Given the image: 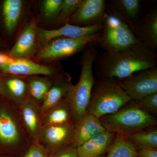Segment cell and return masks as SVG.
Here are the masks:
<instances>
[{"mask_svg": "<svg viewBox=\"0 0 157 157\" xmlns=\"http://www.w3.org/2000/svg\"><path fill=\"white\" fill-rule=\"evenodd\" d=\"M96 72L101 79H124L140 70L156 67L157 55L142 42L117 52L97 56Z\"/></svg>", "mask_w": 157, "mask_h": 157, "instance_id": "1", "label": "cell"}, {"mask_svg": "<svg viewBox=\"0 0 157 157\" xmlns=\"http://www.w3.org/2000/svg\"><path fill=\"white\" fill-rule=\"evenodd\" d=\"M96 42L87 45L80 59L81 74L75 85L72 84L65 98L70 102L72 109V119L76 124L87 112L93 88L96 80L93 65L98 56Z\"/></svg>", "mask_w": 157, "mask_h": 157, "instance_id": "2", "label": "cell"}, {"mask_svg": "<svg viewBox=\"0 0 157 157\" xmlns=\"http://www.w3.org/2000/svg\"><path fill=\"white\" fill-rule=\"evenodd\" d=\"M132 101L115 79L97 80L87 113L100 119L117 112Z\"/></svg>", "mask_w": 157, "mask_h": 157, "instance_id": "3", "label": "cell"}, {"mask_svg": "<svg viewBox=\"0 0 157 157\" xmlns=\"http://www.w3.org/2000/svg\"><path fill=\"white\" fill-rule=\"evenodd\" d=\"M100 120L107 132L127 137L157 124L154 116L135 107L131 102L117 112L103 117Z\"/></svg>", "mask_w": 157, "mask_h": 157, "instance_id": "4", "label": "cell"}, {"mask_svg": "<svg viewBox=\"0 0 157 157\" xmlns=\"http://www.w3.org/2000/svg\"><path fill=\"white\" fill-rule=\"evenodd\" d=\"M97 44L105 52H117L131 48L140 42L131 28L120 18L107 13Z\"/></svg>", "mask_w": 157, "mask_h": 157, "instance_id": "5", "label": "cell"}, {"mask_svg": "<svg viewBox=\"0 0 157 157\" xmlns=\"http://www.w3.org/2000/svg\"><path fill=\"white\" fill-rule=\"evenodd\" d=\"M101 32L82 38L59 37L54 39L40 49L35 57L36 59L40 61H53L72 56L90 43L97 42L101 36Z\"/></svg>", "mask_w": 157, "mask_h": 157, "instance_id": "6", "label": "cell"}, {"mask_svg": "<svg viewBox=\"0 0 157 157\" xmlns=\"http://www.w3.org/2000/svg\"><path fill=\"white\" fill-rule=\"evenodd\" d=\"M132 101H138L157 93V67L140 70L131 76L117 80Z\"/></svg>", "mask_w": 157, "mask_h": 157, "instance_id": "7", "label": "cell"}, {"mask_svg": "<svg viewBox=\"0 0 157 157\" xmlns=\"http://www.w3.org/2000/svg\"><path fill=\"white\" fill-rule=\"evenodd\" d=\"M107 13L104 0H83L67 23L81 27L95 25L103 22Z\"/></svg>", "mask_w": 157, "mask_h": 157, "instance_id": "8", "label": "cell"}, {"mask_svg": "<svg viewBox=\"0 0 157 157\" xmlns=\"http://www.w3.org/2000/svg\"><path fill=\"white\" fill-rule=\"evenodd\" d=\"M103 27L102 23L88 27H81L66 23L57 29H37V36L42 42L48 43L52 40L59 37L79 38L92 36L101 32Z\"/></svg>", "mask_w": 157, "mask_h": 157, "instance_id": "9", "label": "cell"}, {"mask_svg": "<svg viewBox=\"0 0 157 157\" xmlns=\"http://www.w3.org/2000/svg\"><path fill=\"white\" fill-rule=\"evenodd\" d=\"M36 25L32 21L24 28L15 44L9 52L11 56L16 59H28L36 52Z\"/></svg>", "mask_w": 157, "mask_h": 157, "instance_id": "10", "label": "cell"}, {"mask_svg": "<svg viewBox=\"0 0 157 157\" xmlns=\"http://www.w3.org/2000/svg\"><path fill=\"white\" fill-rule=\"evenodd\" d=\"M75 125L72 122L62 125H46L42 132V138L52 147L59 150L72 144Z\"/></svg>", "mask_w": 157, "mask_h": 157, "instance_id": "11", "label": "cell"}, {"mask_svg": "<svg viewBox=\"0 0 157 157\" xmlns=\"http://www.w3.org/2000/svg\"><path fill=\"white\" fill-rule=\"evenodd\" d=\"M105 131L106 129L100 119L86 113L75 125L71 145L77 148L96 135Z\"/></svg>", "mask_w": 157, "mask_h": 157, "instance_id": "12", "label": "cell"}, {"mask_svg": "<svg viewBox=\"0 0 157 157\" xmlns=\"http://www.w3.org/2000/svg\"><path fill=\"white\" fill-rule=\"evenodd\" d=\"M54 73V71L51 68L39 64L28 59H17L13 63L0 67V73L12 76H50Z\"/></svg>", "mask_w": 157, "mask_h": 157, "instance_id": "13", "label": "cell"}, {"mask_svg": "<svg viewBox=\"0 0 157 157\" xmlns=\"http://www.w3.org/2000/svg\"><path fill=\"white\" fill-rule=\"evenodd\" d=\"M108 13L120 18L136 32L137 20L140 14L141 1L139 0H116L112 1Z\"/></svg>", "mask_w": 157, "mask_h": 157, "instance_id": "14", "label": "cell"}, {"mask_svg": "<svg viewBox=\"0 0 157 157\" xmlns=\"http://www.w3.org/2000/svg\"><path fill=\"white\" fill-rule=\"evenodd\" d=\"M115 134L102 132L76 148L79 157H95L107 153Z\"/></svg>", "mask_w": 157, "mask_h": 157, "instance_id": "15", "label": "cell"}, {"mask_svg": "<svg viewBox=\"0 0 157 157\" xmlns=\"http://www.w3.org/2000/svg\"><path fill=\"white\" fill-rule=\"evenodd\" d=\"M136 32L139 41L156 53L157 49V11L149 12L141 22L137 24Z\"/></svg>", "mask_w": 157, "mask_h": 157, "instance_id": "16", "label": "cell"}, {"mask_svg": "<svg viewBox=\"0 0 157 157\" xmlns=\"http://www.w3.org/2000/svg\"><path fill=\"white\" fill-rule=\"evenodd\" d=\"M72 85L68 75H63L51 87L43 100L41 111H49L56 106L64 99Z\"/></svg>", "mask_w": 157, "mask_h": 157, "instance_id": "17", "label": "cell"}, {"mask_svg": "<svg viewBox=\"0 0 157 157\" xmlns=\"http://www.w3.org/2000/svg\"><path fill=\"white\" fill-rule=\"evenodd\" d=\"M23 2L21 0H5L2 4L3 23L6 32L12 35L16 30L22 14Z\"/></svg>", "mask_w": 157, "mask_h": 157, "instance_id": "18", "label": "cell"}, {"mask_svg": "<svg viewBox=\"0 0 157 157\" xmlns=\"http://www.w3.org/2000/svg\"><path fill=\"white\" fill-rule=\"evenodd\" d=\"M21 102V114L24 122L30 133L36 139L40 132V121L36 105L30 98H25Z\"/></svg>", "mask_w": 157, "mask_h": 157, "instance_id": "19", "label": "cell"}, {"mask_svg": "<svg viewBox=\"0 0 157 157\" xmlns=\"http://www.w3.org/2000/svg\"><path fill=\"white\" fill-rule=\"evenodd\" d=\"M105 157H138L137 149L127 136L116 134Z\"/></svg>", "mask_w": 157, "mask_h": 157, "instance_id": "20", "label": "cell"}, {"mask_svg": "<svg viewBox=\"0 0 157 157\" xmlns=\"http://www.w3.org/2000/svg\"><path fill=\"white\" fill-rule=\"evenodd\" d=\"M19 137L18 129L14 120L6 110H0V141L4 144H14Z\"/></svg>", "mask_w": 157, "mask_h": 157, "instance_id": "21", "label": "cell"}, {"mask_svg": "<svg viewBox=\"0 0 157 157\" xmlns=\"http://www.w3.org/2000/svg\"><path fill=\"white\" fill-rule=\"evenodd\" d=\"M2 87L6 94L17 102H22L28 91V85L21 78L13 76L2 78Z\"/></svg>", "mask_w": 157, "mask_h": 157, "instance_id": "22", "label": "cell"}, {"mask_svg": "<svg viewBox=\"0 0 157 157\" xmlns=\"http://www.w3.org/2000/svg\"><path fill=\"white\" fill-rule=\"evenodd\" d=\"M50 110L45 117L46 125H62L70 122L72 109L70 102L66 98Z\"/></svg>", "mask_w": 157, "mask_h": 157, "instance_id": "23", "label": "cell"}, {"mask_svg": "<svg viewBox=\"0 0 157 157\" xmlns=\"http://www.w3.org/2000/svg\"><path fill=\"white\" fill-rule=\"evenodd\" d=\"M148 128L127 137L130 143L137 150L142 148L157 149V130Z\"/></svg>", "mask_w": 157, "mask_h": 157, "instance_id": "24", "label": "cell"}, {"mask_svg": "<svg viewBox=\"0 0 157 157\" xmlns=\"http://www.w3.org/2000/svg\"><path fill=\"white\" fill-rule=\"evenodd\" d=\"M51 86V82L46 78L35 77L30 80L28 90L33 99L41 101L43 100Z\"/></svg>", "mask_w": 157, "mask_h": 157, "instance_id": "25", "label": "cell"}, {"mask_svg": "<svg viewBox=\"0 0 157 157\" xmlns=\"http://www.w3.org/2000/svg\"><path fill=\"white\" fill-rule=\"evenodd\" d=\"M83 0H63L60 10L56 18L59 22L69 21L77 11Z\"/></svg>", "mask_w": 157, "mask_h": 157, "instance_id": "26", "label": "cell"}, {"mask_svg": "<svg viewBox=\"0 0 157 157\" xmlns=\"http://www.w3.org/2000/svg\"><path fill=\"white\" fill-rule=\"evenodd\" d=\"M131 103L135 107L142 109L150 114H156L157 113V93L150 95L138 101H131Z\"/></svg>", "mask_w": 157, "mask_h": 157, "instance_id": "27", "label": "cell"}, {"mask_svg": "<svg viewBox=\"0 0 157 157\" xmlns=\"http://www.w3.org/2000/svg\"><path fill=\"white\" fill-rule=\"evenodd\" d=\"M63 0H45L42 4L43 16L46 19L56 18L58 14Z\"/></svg>", "mask_w": 157, "mask_h": 157, "instance_id": "28", "label": "cell"}, {"mask_svg": "<svg viewBox=\"0 0 157 157\" xmlns=\"http://www.w3.org/2000/svg\"><path fill=\"white\" fill-rule=\"evenodd\" d=\"M52 157H79L77 149L74 147L67 146L59 150Z\"/></svg>", "mask_w": 157, "mask_h": 157, "instance_id": "29", "label": "cell"}, {"mask_svg": "<svg viewBox=\"0 0 157 157\" xmlns=\"http://www.w3.org/2000/svg\"><path fill=\"white\" fill-rule=\"evenodd\" d=\"M23 157H48L43 149L40 147H31Z\"/></svg>", "mask_w": 157, "mask_h": 157, "instance_id": "30", "label": "cell"}, {"mask_svg": "<svg viewBox=\"0 0 157 157\" xmlns=\"http://www.w3.org/2000/svg\"><path fill=\"white\" fill-rule=\"evenodd\" d=\"M138 157H157V149L142 148L137 150Z\"/></svg>", "mask_w": 157, "mask_h": 157, "instance_id": "31", "label": "cell"}, {"mask_svg": "<svg viewBox=\"0 0 157 157\" xmlns=\"http://www.w3.org/2000/svg\"><path fill=\"white\" fill-rule=\"evenodd\" d=\"M16 59H17L14 58L9 55V53H4L0 52V67L13 63Z\"/></svg>", "mask_w": 157, "mask_h": 157, "instance_id": "32", "label": "cell"}, {"mask_svg": "<svg viewBox=\"0 0 157 157\" xmlns=\"http://www.w3.org/2000/svg\"><path fill=\"white\" fill-rule=\"evenodd\" d=\"M106 154H104L95 157H105V155H106Z\"/></svg>", "mask_w": 157, "mask_h": 157, "instance_id": "33", "label": "cell"}]
</instances>
